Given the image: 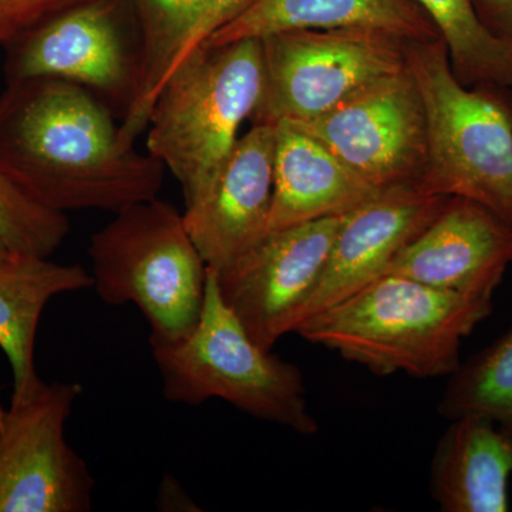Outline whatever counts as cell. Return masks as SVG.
I'll list each match as a JSON object with an SVG mask.
<instances>
[{"label": "cell", "mask_w": 512, "mask_h": 512, "mask_svg": "<svg viewBox=\"0 0 512 512\" xmlns=\"http://www.w3.org/2000/svg\"><path fill=\"white\" fill-rule=\"evenodd\" d=\"M448 198L416 183L393 185L343 215L325 269L293 316L291 333L382 276L394 256L436 220Z\"/></svg>", "instance_id": "cell-11"}, {"label": "cell", "mask_w": 512, "mask_h": 512, "mask_svg": "<svg viewBox=\"0 0 512 512\" xmlns=\"http://www.w3.org/2000/svg\"><path fill=\"white\" fill-rule=\"evenodd\" d=\"M89 242L93 289L110 306L133 303L150 325V345L185 338L204 305L208 266L174 205H128Z\"/></svg>", "instance_id": "cell-6"}, {"label": "cell", "mask_w": 512, "mask_h": 512, "mask_svg": "<svg viewBox=\"0 0 512 512\" xmlns=\"http://www.w3.org/2000/svg\"><path fill=\"white\" fill-rule=\"evenodd\" d=\"M342 218L271 232L234 264L212 269L222 299L259 348L272 350L291 333L293 316L325 269Z\"/></svg>", "instance_id": "cell-10"}, {"label": "cell", "mask_w": 512, "mask_h": 512, "mask_svg": "<svg viewBox=\"0 0 512 512\" xmlns=\"http://www.w3.org/2000/svg\"><path fill=\"white\" fill-rule=\"evenodd\" d=\"M0 168L52 210L116 214L158 197L165 167L121 134L86 87L59 79L6 84Z\"/></svg>", "instance_id": "cell-1"}, {"label": "cell", "mask_w": 512, "mask_h": 512, "mask_svg": "<svg viewBox=\"0 0 512 512\" xmlns=\"http://www.w3.org/2000/svg\"><path fill=\"white\" fill-rule=\"evenodd\" d=\"M511 476L512 434L484 417H457L431 458V498L443 512H507Z\"/></svg>", "instance_id": "cell-17"}, {"label": "cell", "mask_w": 512, "mask_h": 512, "mask_svg": "<svg viewBox=\"0 0 512 512\" xmlns=\"http://www.w3.org/2000/svg\"><path fill=\"white\" fill-rule=\"evenodd\" d=\"M93 288L92 274L79 264L13 254L0 264V349L8 357L13 392L37 379V328L47 303L57 295Z\"/></svg>", "instance_id": "cell-18"}, {"label": "cell", "mask_w": 512, "mask_h": 512, "mask_svg": "<svg viewBox=\"0 0 512 512\" xmlns=\"http://www.w3.org/2000/svg\"><path fill=\"white\" fill-rule=\"evenodd\" d=\"M493 296L387 274L306 319L293 333L373 375L451 376L461 365V342L493 313Z\"/></svg>", "instance_id": "cell-2"}, {"label": "cell", "mask_w": 512, "mask_h": 512, "mask_svg": "<svg viewBox=\"0 0 512 512\" xmlns=\"http://www.w3.org/2000/svg\"><path fill=\"white\" fill-rule=\"evenodd\" d=\"M446 43L451 67L464 86L512 89V47L481 25L471 0H414Z\"/></svg>", "instance_id": "cell-20"}, {"label": "cell", "mask_w": 512, "mask_h": 512, "mask_svg": "<svg viewBox=\"0 0 512 512\" xmlns=\"http://www.w3.org/2000/svg\"><path fill=\"white\" fill-rule=\"evenodd\" d=\"M261 40L265 90L252 124L316 119L407 69L409 43L375 30H286Z\"/></svg>", "instance_id": "cell-7"}, {"label": "cell", "mask_w": 512, "mask_h": 512, "mask_svg": "<svg viewBox=\"0 0 512 512\" xmlns=\"http://www.w3.org/2000/svg\"><path fill=\"white\" fill-rule=\"evenodd\" d=\"M512 264V225L467 198L450 197L436 220L399 252L383 275L446 291L494 295Z\"/></svg>", "instance_id": "cell-14"}, {"label": "cell", "mask_w": 512, "mask_h": 512, "mask_svg": "<svg viewBox=\"0 0 512 512\" xmlns=\"http://www.w3.org/2000/svg\"><path fill=\"white\" fill-rule=\"evenodd\" d=\"M150 348L168 402L200 406L221 399L301 436L319 431L299 367L256 345L222 299L210 268L197 325L178 342Z\"/></svg>", "instance_id": "cell-5"}, {"label": "cell", "mask_w": 512, "mask_h": 512, "mask_svg": "<svg viewBox=\"0 0 512 512\" xmlns=\"http://www.w3.org/2000/svg\"><path fill=\"white\" fill-rule=\"evenodd\" d=\"M471 3L487 32L512 47V0H471Z\"/></svg>", "instance_id": "cell-25"}, {"label": "cell", "mask_w": 512, "mask_h": 512, "mask_svg": "<svg viewBox=\"0 0 512 512\" xmlns=\"http://www.w3.org/2000/svg\"><path fill=\"white\" fill-rule=\"evenodd\" d=\"M448 377L441 416L484 417L512 434V328Z\"/></svg>", "instance_id": "cell-21"}, {"label": "cell", "mask_w": 512, "mask_h": 512, "mask_svg": "<svg viewBox=\"0 0 512 512\" xmlns=\"http://www.w3.org/2000/svg\"><path fill=\"white\" fill-rule=\"evenodd\" d=\"M329 29L375 30L407 43L441 39L414 0H256L201 46L264 39L286 30Z\"/></svg>", "instance_id": "cell-16"}, {"label": "cell", "mask_w": 512, "mask_h": 512, "mask_svg": "<svg viewBox=\"0 0 512 512\" xmlns=\"http://www.w3.org/2000/svg\"><path fill=\"white\" fill-rule=\"evenodd\" d=\"M275 138V126L252 124L183 212L188 234L214 271L234 264L269 234Z\"/></svg>", "instance_id": "cell-13"}, {"label": "cell", "mask_w": 512, "mask_h": 512, "mask_svg": "<svg viewBox=\"0 0 512 512\" xmlns=\"http://www.w3.org/2000/svg\"><path fill=\"white\" fill-rule=\"evenodd\" d=\"M140 29L136 82L120 130L134 143L147 128L161 80L200 15L202 0H130Z\"/></svg>", "instance_id": "cell-19"}, {"label": "cell", "mask_w": 512, "mask_h": 512, "mask_svg": "<svg viewBox=\"0 0 512 512\" xmlns=\"http://www.w3.org/2000/svg\"><path fill=\"white\" fill-rule=\"evenodd\" d=\"M255 2L256 0H202L197 22L192 26L190 35L185 39L181 49L178 50L173 62L168 66L167 72H165L163 80H161L160 89L165 79H167L194 50H197L202 43L207 42L215 32H218V30L224 28L225 25L231 23L232 20L241 16L242 13L251 8ZM158 93H160V90H158Z\"/></svg>", "instance_id": "cell-24"}, {"label": "cell", "mask_w": 512, "mask_h": 512, "mask_svg": "<svg viewBox=\"0 0 512 512\" xmlns=\"http://www.w3.org/2000/svg\"><path fill=\"white\" fill-rule=\"evenodd\" d=\"M261 39L200 46L165 79L147 128V150L171 171L185 205L211 183L252 120L265 90Z\"/></svg>", "instance_id": "cell-3"}, {"label": "cell", "mask_w": 512, "mask_h": 512, "mask_svg": "<svg viewBox=\"0 0 512 512\" xmlns=\"http://www.w3.org/2000/svg\"><path fill=\"white\" fill-rule=\"evenodd\" d=\"M173 476H165L158 491L157 508L163 511H198L200 508Z\"/></svg>", "instance_id": "cell-26"}, {"label": "cell", "mask_w": 512, "mask_h": 512, "mask_svg": "<svg viewBox=\"0 0 512 512\" xmlns=\"http://www.w3.org/2000/svg\"><path fill=\"white\" fill-rule=\"evenodd\" d=\"M292 124L379 190L417 184L426 170V109L409 67L316 119Z\"/></svg>", "instance_id": "cell-9"}, {"label": "cell", "mask_w": 512, "mask_h": 512, "mask_svg": "<svg viewBox=\"0 0 512 512\" xmlns=\"http://www.w3.org/2000/svg\"><path fill=\"white\" fill-rule=\"evenodd\" d=\"M10 251L5 244H3L2 239H0V264L8 258Z\"/></svg>", "instance_id": "cell-27"}, {"label": "cell", "mask_w": 512, "mask_h": 512, "mask_svg": "<svg viewBox=\"0 0 512 512\" xmlns=\"http://www.w3.org/2000/svg\"><path fill=\"white\" fill-rule=\"evenodd\" d=\"M119 0H89L64 10L6 46V82L59 79L127 96L136 82L116 19Z\"/></svg>", "instance_id": "cell-12"}, {"label": "cell", "mask_w": 512, "mask_h": 512, "mask_svg": "<svg viewBox=\"0 0 512 512\" xmlns=\"http://www.w3.org/2000/svg\"><path fill=\"white\" fill-rule=\"evenodd\" d=\"M83 386L43 382L0 403V512H89L96 481L64 436Z\"/></svg>", "instance_id": "cell-8"}, {"label": "cell", "mask_w": 512, "mask_h": 512, "mask_svg": "<svg viewBox=\"0 0 512 512\" xmlns=\"http://www.w3.org/2000/svg\"><path fill=\"white\" fill-rule=\"evenodd\" d=\"M89 0H0V46L42 25L64 10Z\"/></svg>", "instance_id": "cell-23"}, {"label": "cell", "mask_w": 512, "mask_h": 512, "mask_svg": "<svg viewBox=\"0 0 512 512\" xmlns=\"http://www.w3.org/2000/svg\"><path fill=\"white\" fill-rule=\"evenodd\" d=\"M508 104H510V110L512 114V89H507Z\"/></svg>", "instance_id": "cell-28"}, {"label": "cell", "mask_w": 512, "mask_h": 512, "mask_svg": "<svg viewBox=\"0 0 512 512\" xmlns=\"http://www.w3.org/2000/svg\"><path fill=\"white\" fill-rule=\"evenodd\" d=\"M274 200L269 234L345 215L379 192L328 147L288 121L275 124Z\"/></svg>", "instance_id": "cell-15"}, {"label": "cell", "mask_w": 512, "mask_h": 512, "mask_svg": "<svg viewBox=\"0 0 512 512\" xmlns=\"http://www.w3.org/2000/svg\"><path fill=\"white\" fill-rule=\"evenodd\" d=\"M69 234L67 214L35 200L0 168V239L10 252L50 258Z\"/></svg>", "instance_id": "cell-22"}, {"label": "cell", "mask_w": 512, "mask_h": 512, "mask_svg": "<svg viewBox=\"0 0 512 512\" xmlns=\"http://www.w3.org/2000/svg\"><path fill=\"white\" fill-rule=\"evenodd\" d=\"M427 117L421 190L467 198L512 225V114L508 87L464 86L443 39L407 45Z\"/></svg>", "instance_id": "cell-4"}]
</instances>
